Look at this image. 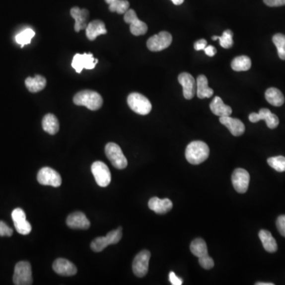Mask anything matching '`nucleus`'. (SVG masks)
Wrapping results in <instances>:
<instances>
[{
	"instance_id": "f257e3e1",
	"label": "nucleus",
	"mask_w": 285,
	"mask_h": 285,
	"mask_svg": "<svg viewBox=\"0 0 285 285\" xmlns=\"http://www.w3.org/2000/svg\"><path fill=\"white\" fill-rule=\"evenodd\" d=\"M209 153L207 143L203 141H193L186 147V158L191 164H201L209 158Z\"/></svg>"
},
{
	"instance_id": "f03ea898",
	"label": "nucleus",
	"mask_w": 285,
	"mask_h": 285,
	"mask_svg": "<svg viewBox=\"0 0 285 285\" xmlns=\"http://www.w3.org/2000/svg\"><path fill=\"white\" fill-rule=\"evenodd\" d=\"M76 106H86L92 111L99 110L103 104L102 96L94 90H85L78 92L73 98Z\"/></svg>"
},
{
	"instance_id": "7ed1b4c3",
	"label": "nucleus",
	"mask_w": 285,
	"mask_h": 285,
	"mask_svg": "<svg viewBox=\"0 0 285 285\" xmlns=\"http://www.w3.org/2000/svg\"><path fill=\"white\" fill-rule=\"evenodd\" d=\"M127 102L130 109L140 115H147L152 109L150 101L139 93L129 94Z\"/></svg>"
},
{
	"instance_id": "20e7f679",
	"label": "nucleus",
	"mask_w": 285,
	"mask_h": 285,
	"mask_svg": "<svg viewBox=\"0 0 285 285\" xmlns=\"http://www.w3.org/2000/svg\"><path fill=\"white\" fill-rule=\"evenodd\" d=\"M122 228L118 227L117 230H111L106 236L95 238L90 244L92 250L94 252H101L110 245L117 244L121 241L122 237Z\"/></svg>"
},
{
	"instance_id": "39448f33",
	"label": "nucleus",
	"mask_w": 285,
	"mask_h": 285,
	"mask_svg": "<svg viewBox=\"0 0 285 285\" xmlns=\"http://www.w3.org/2000/svg\"><path fill=\"white\" fill-rule=\"evenodd\" d=\"M106 154L115 168L123 170L128 166V161L119 145L109 142L106 146Z\"/></svg>"
},
{
	"instance_id": "423d86ee",
	"label": "nucleus",
	"mask_w": 285,
	"mask_h": 285,
	"mask_svg": "<svg viewBox=\"0 0 285 285\" xmlns=\"http://www.w3.org/2000/svg\"><path fill=\"white\" fill-rule=\"evenodd\" d=\"M13 282L16 285H30L33 284L32 270L28 262H19L14 268Z\"/></svg>"
},
{
	"instance_id": "0eeeda50",
	"label": "nucleus",
	"mask_w": 285,
	"mask_h": 285,
	"mask_svg": "<svg viewBox=\"0 0 285 285\" xmlns=\"http://www.w3.org/2000/svg\"><path fill=\"white\" fill-rule=\"evenodd\" d=\"M92 174L96 182L101 187H107L111 182V173L106 163L101 161L94 162L91 166Z\"/></svg>"
},
{
	"instance_id": "6e6552de",
	"label": "nucleus",
	"mask_w": 285,
	"mask_h": 285,
	"mask_svg": "<svg viewBox=\"0 0 285 285\" xmlns=\"http://www.w3.org/2000/svg\"><path fill=\"white\" fill-rule=\"evenodd\" d=\"M172 39L173 37L168 32H160L147 40L146 46L150 51L160 52L167 49L171 45Z\"/></svg>"
},
{
	"instance_id": "1a4fd4ad",
	"label": "nucleus",
	"mask_w": 285,
	"mask_h": 285,
	"mask_svg": "<svg viewBox=\"0 0 285 285\" xmlns=\"http://www.w3.org/2000/svg\"><path fill=\"white\" fill-rule=\"evenodd\" d=\"M124 20L130 25V31L134 36L144 35L147 31V26L137 17V13L133 9H129L125 12Z\"/></svg>"
},
{
	"instance_id": "9d476101",
	"label": "nucleus",
	"mask_w": 285,
	"mask_h": 285,
	"mask_svg": "<svg viewBox=\"0 0 285 285\" xmlns=\"http://www.w3.org/2000/svg\"><path fill=\"white\" fill-rule=\"evenodd\" d=\"M37 181L43 186L59 187L62 183V178L58 172L50 167H43L37 174Z\"/></svg>"
},
{
	"instance_id": "9b49d317",
	"label": "nucleus",
	"mask_w": 285,
	"mask_h": 285,
	"mask_svg": "<svg viewBox=\"0 0 285 285\" xmlns=\"http://www.w3.org/2000/svg\"><path fill=\"white\" fill-rule=\"evenodd\" d=\"M98 62V59L94 58L91 53L75 54L71 62V66L79 74L84 69L88 70L94 69Z\"/></svg>"
},
{
	"instance_id": "f8f14e48",
	"label": "nucleus",
	"mask_w": 285,
	"mask_h": 285,
	"mask_svg": "<svg viewBox=\"0 0 285 285\" xmlns=\"http://www.w3.org/2000/svg\"><path fill=\"white\" fill-rule=\"evenodd\" d=\"M150 253L148 250H142L137 254L133 262V271L138 278H143L148 272Z\"/></svg>"
},
{
	"instance_id": "ddd939ff",
	"label": "nucleus",
	"mask_w": 285,
	"mask_h": 285,
	"mask_svg": "<svg viewBox=\"0 0 285 285\" xmlns=\"http://www.w3.org/2000/svg\"><path fill=\"white\" fill-rule=\"evenodd\" d=\"M249 120L250 122L252 123H257L258 121H266V125L268 128L270 129H276L279 125V118L276 114H273L269 109H261L258 112V114L256 113H252L249 116Z\"/></svg>"
},
{
	"instance_id": "4468645a",
	"label": "nucleus",
	"mask_w": 285,
	"mask_h": 285,
	"mask_svg": "<svg viewBox=\"0 0 285 285\" xmlns=\"http://www.w3.org/2000/svg\"><path fill=\"white\" fill-rule=\"evenodd\" d=\"M232 184L234 190L239 194H245L248 190L250 183V174L244 169L238 168L232 174Z\"/></svg>"
},
{
	"instance_id": "2eb2a0df",
	"label": "nucleus",
	"mask_w": 285,
	"mask_h": 285,
	"mask_svg": "<svg viewBox=\"0 0 285 285\" xmlns=\"http://www.w3.org/2000/svg\"><path fill=\"white\" fill-rule=\"evenodd\" d=\"M14 227L19 234L26 235L31 232V224L26 220L25 212L22 209H15L11 213Z\"/></svg>"
},
{
	"instance_id": "dca6fc26",
	"label": "nucleus",
	"mask_w": 285,
	"mask_h": 285,
	"mask_svg": "<svg viewBox=\"0 0 285 285\" xmlns=\"http://www.w3.org/2000/svg\"><path fill=\"white\" fill-rule=\"evenodd\" d=\"M178 82L183 87V95L186 99L194 98L197 93V82L192 74L187 72L181 73L178 76Z\"/></svg>"
},
{
	"instance_id": "f3484780",
	"label": "nucleus",
	"mask_w": 285,
	"mask_h": 285,
	"mask_svg": "<svg viewBox=\"0 0 285 285\" xmlns=\"http://www.w3.org/2000/svg\"><path fill=\"white\" fill-rule=\"evenodd\" d=\"M219 122L228 129L234 137H240L245 132V125L240 120L233 118L230 116L219 117Z\"/></svg>"
},
{
	"instance_id": "a211bd4d",
	"label": "nucleus",
	"mask_w": 285,
	"mask_h": 285,
	"mask_svg": "<svg viewBox=\"0 0 285 285\" xmlns=\"http://www.w3.org/2000/svg\"><path fill=\"white\" fill-rule=\"evenodd\" d=\"M53 269L61 276H74L77 274V268L72 262L65 258H58L53 265Z\"/></svg>"
},
{
	"instance_id": "6ab92c4d",
	"label": "nucleus",
	"mask_w": 285,
	"mask_h": 285,
	"mask_svg": "<svg viewBox=\"0 0 285 285\" xmlns=\"http://www.w3.org/2000/svg\"><path fill=\"white\" fill-rule=\"evenodd\" d=\"M71 15L74 19V30L79 32L82 29H86L87 26V19L89 18V11L86 9H80L78 6H74L71 10Z\"/></svg>"
},
{
	"instance_id": "aec40b11",
	"label": "nucleus",
	"mask_w": 285,
	"mask_h": 285,
	"mask_svg": "<svg viewBox=\"0 0 285 285\" xmlns=\"http://www.w3.org/2000/svg\"><path fill=\"white\" fill-rule=\"evenodd\" d=\"M67 225L71 228L86 230L90 227V223L84 213L76 212L69 215L67 219Z\"/></svg>"
},
{
	"instance_id": "412c9836",
	"label": "nucleus",
	"mask_w": 285,
	"mask_h": 285,
	"mask_svg": "<svg viewBox=\"0 0 285 285\" xmlns=\"http://www.w3.org/2000/svg\"><path fill=\"white\" fill-rule=\"evenodd\" d=\"M148 207L157 214H166L171 210L173 203L168 198L159 199L158 198H152L149 201Z\"/></svg>"
},
{
	"instance_id": "4be33fe9",
	"label": "nucleus",
	"mask_w": 285,
	"mask_h": 285,
	"mask_svg": "<svg viewBox=\"0 0 285 285\" xmlns=\"http://www.w3.org/2000/svg\"><path fill=\"white\" fill-rule=\"evenodd\" d=\"M106 25L101 20H94L88 24L86 28V34L88 39L94 41L98 36L106 34Z\"/></svg>"
},
{
	"instance_id": "5701e85b",
	"label": "nucleus",
	"mask_w": 285,
	"mask_h": 285,
	"mask_svg": "<svg viewBox=\"0 0 285 285\" xmlns=\"http://www.w3.org/2000/svg\"><path fill=\"white\" fill-rule=\"evenodd\" d=\"M210 109L215 115L218 117L230 116L232 114V109L223 103V100L219 96H215L210 103Z\"/></svg>"
},
{
	"instance_id": "b1692460",
	"label": "nucleus",
	"mask_w": 285,
	"mask_h": 285,
	"mask_svg": "<svg viewBox=\"0 0 285 285\" xmlns=\"http://www.w3.org/2000/svg\"><path fill=\"white\" fill-rule=\"evenodd\" d=\"M214 94L212 88L209 86V81L207 77L201 74L198 77L197 79V95L201 99L203 98H209Z\"/></svg>"
},
{
	"instance_id": "393cba45",
	"label": "nucleus",
	"mask_w": 285,
	"mask_h": 285,
	"mask_svg": "<svg viewBox=\"0 0 285 285\" xmlns=\"http://www.w3.org/2000/svg\"><path fill=\"white\" fill-rule=\"evenodd\" d=\"M26 88L31 93H37L43 90L47 84L45 77L37 74L34 77H28L25 81Z\"/></svg>"
},
{
	"instance_id": "a878e982",
	"label": "nucleus",
	"mask_w": 285,
	"mask_h": 285,
	"mask_svg": "<svg viewBox=\"0 0 285 285\" xmlns=\"http://www.w3.org/2000/svg\"><path fill=\"white\" fill-rule=\"evenodd\" d=\"M259 238L262 245L267 252L275 253L278 250V243L269 230H261L259 231Z\"/></svg>"
},
{
	"instance_id": "bb28decb",
	"label": "nucleus",
	"mask_w": 285,
	"mask_h": 285,
	"mask_svg": "<svg viewBox=\"0 0 285 285\" xmlns=\"http://www.w3.org/2000/svg\"><path fill=\"white\" fill-rule=\"evenodd\" d=\"M42 128L44 131L50 135H55L60 129V124L56 116L52 114H46L42 120Z\"/></svg>"
},
{
	"instance_id": "cd10ccee",
	"label": "nucleus",
	"mask_w": 285,
	"mask_h": 285,
	"mask_svg": "<svg viewBox=\"0 0 285 285\" xmlns=\"http://www.w3.org/2000/svg\"><path fill=\"white\" fill-rule=\"evenodd\" d=\"M266 99L272 106H282L285 103V97L282 92L277 88H269L266 91Z\"/></svg>"
},
{
	"instance_id": "c85d7f7f",
	"label": "nucleus",
	"mask_w": 285,
	"mask_h": 285,
	"mask_svg": "<svg viewBox=\"0 0 285 285\" xmlns=\"http://www.w3.org/2000/svg\"><path fill=\"white\" fill-rule=\"evenodd\" d=\"M190 250L194 256L198 258L209 255L206 242L202 238H196L190 244Z\"/></svg>"
},
{
	"instance_id": "c756f323",
	"label": "nucleus",
	"mask_w": 285,
	"mask_h": 285,
	"mask_svg": "<svg viewBox=\"0 0 285 285\" xmlns=\"http://www.w3.org/2000/svg\"><path fill=\"white\" fill-rule=\"evenodd\" d=\"M251 68V61L246 56L237 57L231 62V69L235 71H246Z\"/></svg>"
},
{
	"instance_id": "7c9ffc66",
	"label": "nucleus",
	"mask_w": 285,
	"mask_h": 285,
	"mask_svg": "<svg viewBox=\"0 0 285 285\" xmlns=\"http://www.w3.org/2000/svg\"><path fill=\"white\" fill-rule=\"evenodd\" d=\"M109 4V9L111 12L124 14L129 9V2L127 0H105Z\"/></svg>"
},
{
	"instance_id": "2f4dec72",
	"label": "nucleus",
	"mask_w": 285,
	"mask_h": 285,
	"mask_svg": "<svg viewBox=\"0 0 285 285\" xmlns=\"http://www.w3.org/2000/svg\"><path fill=\"white\" fill-rule=\"evenodd\" d=\"M273 41L278 49L280 58L285 61V35L282 33H277L273 37Z\"/></svg>"
},
{
	"instance_id": "473e14b6",
	"label": "nucleus",
	"mask_w": 285,
	"mask_h": 285,
	"mask_svg": "<svg viewBox=\"0 0 285 285\" xmlns=\"http://www.w3.org/2000/svg\"><path fill=\"white\" fill-rule=\"evenodd\" d=\"M35 35V33L33 29H26L21 33H18L16 36L15 40L17 43L22 45L21 47H23L24 45H29L31 42L32 38Z\"/></svg>"
},
{
	"instance_id": "72a5a7b5",
	"label": "nucleus",
	"mask_w": 285,
	"mask_h": 285,
	"mask_svg": "<svg viewBox=\"0 0 285 285\" xmlns=\"http://www.w3.org/2000/svg\"><path fill=\"white\" fill-rule=\"evenodd\" d=\"M268 164L278 172L285 171V157L282 155L268 158Z\"/></svg>"
},
{
	"instance_id": "f704fd0d",
	"label": "nucleus",
	"mask_w": 285,
	"mask_h": 285,
	"mask_svg": "<svg viewBox=\"0 0 285 285\" xmlns=\"http://www.w3.org/2000/svg\"><path fill=\"white\" fill-rule=\"evenodd\" d=\"M233 36L234 34H233V32L230 29L225 30L222 36H219V38H218L221 46L224 49H230V48L232 47L233 44H234Z\"/></svg>"
},
{
	"instance_id": "c9c22d12",
	"label": "nucleus",
	"mask_w": 285,
	"mask_h": 285,
	"mask_svg": "<svg viewBox=\"0 0 285 285\" xmlns=\"http://www.w3.org/2000/svg\"><path fill=\"white\" fill-rule=\"evenodd\" d=\"M199 263L205 270H211L214 267V261L209 255L199 258Z\"/></svg>"
},
{
	"instance_id": "e433bc0d",
	"label": "nucleus",
	"mask_w": 285,
	"mask_h": 285,
	"mask_svg": "<svg viewBox=\"0 0 285 285\" xmlns=\"http://www.w3.org/2000/svg\"><path fill=\"white\" fill-rule=\"evenodd\" d=\"M12 234H13V230L10 227H8L6 223L0 221V236L10 237Z\"/></svg>"
},
{
	"instance_id": "4c0bfd02",
	"label": "nucleus",
	"mask_w": 285,
	"mask_h": 285,
	"mask_svg": "<svg viewBox=\"0 0 285 285\" xmlns=\"http://www.w3.org/2000/svg\"><path fill=\"white\" fill-rule=\"evenodd\" d=\"M277 227L280 234L285 237V215H280L277 219Z\"/></svg>"
},
{
	"instance_id": "58836bf2",
	"label": "nucleus",
	"mask_w": 285,
	"mask_h": 285,
	"mask_svg": "<svg viewBox=\"0 0 285 285\" xmlns=\"http://www.w3.org/2000/svg\"><path fill=\"white\" fill-rule=\"evenodd\" d=\"M169 280L172 285H182L183 284L182 279L178 278V276H176L174 272H170L169 274Z\"/></svg>"
},
{
	"instance_id": "ea45409f",
	"label": "nucleus",
	"mask_w": 285,
	"mask_h": 285,
	"mask_svg": "<svg viewBox=\"0 0 285 285\" xmlns=\"http://www.w3.org/2000/svg\"><path fill=\"white\" fill-rule=\"evenodd\" d=\"M269 6H282L285 5V0H263Z\"/></svg>"
},
{
	"instance_id": "a19ab883",
	"label": "nucleus",
	"mask_w": 285,
	"mask_h": 285,
	"mask_svg": "<svg viewBox=\"0 0 285 285\" xmlns=\"http://www.w3.org/2000/svg\"><path fill=\"white\" fill-rule=\"evenodd\" d=\"M206 46H207V41L205 39L199 40V41H196L195 44H194V49L197 51L204 50Z\"/></svg>"
},
{
	"instance_id": "79ce46f5",
	"label": "nucleus",
	"mask_w": 285,
	"mask_h": 285,
	"mask_svg": "<svg viewBox=\"0 0 285 285\" xmlns=\"http://www.w3.org/2000/svg\"><path fill=\"white\" fill-rule=\"evenodd\" d=\"M204 50L205 54L210 57H214L216 54V49L213 45H207Z\"/></svg>"
},
{
	"instance_id": "37998d69",
	"label": "nucleus",
	"mask_w": 285,
	"mask_h": 285,
	"mask_svg": "<svg viewBox=\"0 0 285 285\" xmlns=\"http://www.w3.org/2000/svg\"><path fill=\"white\" fill-rule=\"evenodd\" d=\"M171 1L174 5H181L184 2V0H171Z\"/></svg>"
},
{
	"instance_id": "c03bdc74",
	"label": "nucleus",
	"mask_w": 285,
	"mask_h": 285,
	"mask_svg": "<svg viewBox=\"0 0 285 285\" xmlns=\"http://www.w3.org/2000/svg\"><path fill=\"white\" fill-rule=\"evenodd\" d=\"M256 285H274V283H263V282H258L255 284Z\"/></svg>"
},
{
	"instance_id": "a18cd8bd",
	"label": "nucleus",
	"mask_w": 285,
	"mask_h": 285,
	"mask_svg": "<svg viewBox=\"0 0 285 285\" xmlns=\"http://www.w3.org/2000/svg\"><path fill=\"white\" fill-rule=\"evenodd\" d=\"M218 38H219V36H213V37H212V39L213 41H216V40H218Z\"/></svg>"
}]
</instances>
